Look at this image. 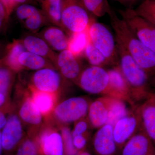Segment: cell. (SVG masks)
Masks as SVG:
<instances>
[{
  "label": "cell",
  "mask_w": 155,
  "mask_h": 155,
  "mask_svg": "<svg viewBox=\"0 0 155 155\" xmlns=\"http://www.w3.org/2000/svg\"><path fill=\"white\" fill-rule=\"evenodd\" d=\"M37 1L38 2H40L41 0H37Z\"/></svg>",
  "instance_id": "cell-44"
},
{
  "label": "cell",
  "mask_w": 155,
  "mask_h": 155,
  "mask_svg": "<svg viewBox=\"0 0 155 155\" xmlns=\"http://www.w3.org/2000/svg\"><path fill=\"white\" fill-rule=\"evenodd\" d=\"M124 101L114 98L108 114L107 121L106 124L114 127L116 122L129 113Z\"/></svg>",
  "instance_id": "cell-25"
},
{
  "label": "cell",
  "mask_w": 155,
  "mask_h": 155,
  "mask_svg": "<svg viewBox=\"0 0 155 155\" xmlns=\"http://www.w3.org/2000/svg\"><path fill=\"white\" fill-rule=\"evenodd\" d=\"M61 5L63 29L69 35L87 30L95 21L94 17L86 10L81 0H61Z\"/></svg>",
  "instance_id": "cell-3"
},
{
  "label": "cell",
  "mask_w": 155,
  "mask_h": 155,
  "mask_svg": "<svg viewBox=\"0 0 155 155\" xmlns=\"http://www.w3.org/2000/svg\"><path fill=\"white\" fill-rule=\"evenodd\" d=\"M89 38L110 64H116L119 59L116 43L113 35L104 24L93 21L87 29Z\"/></svg>",
  "instance_id": "cell-4"
},
{
  "label": "cell",
  "mask_w": 155,
  "mask_h": 155,
  "mask_svg": "<svg viewBox=\"0 0 155 155\" xmlns=\"http://www.w3.org/2000/svg\"><path fill=\"white\" fill-rule=\"evenodd\" d=\"M74 128L72 131L73 137L78 135H84L88 130L89 125L88 118H84L75 122Z\"/></svg>",
  "instance_id": "cell-34"
},
{
  "label": "cell",
  "mask_w": 155,
  "mask_h": 155,
  "mask_svg": "<svg viewBox=\"0 0 155 155\" xmlns=\"http://www.w3.org/2000/svg\"><path fill=\"white\" fill-rule=\"evenodd\" d=\"M134 11L137 15L155 26V0H144Z\"/></svg>",
  "instance_id": "cell-29"
},
{
  "label": "cell",
  "mask_w": 155,
  "mask_h": 155,
  "mask_svg": "<svg viewBox=\"0 0 155 155\" xmlns=\"http://www.w3.org/2000/svg\"><path fill=\"white\" fill-rule=\"evenodd\" d=\"M119 13L134 34L155 54V26L139 17L131 8L119 10Z\"/></svg>",
  "instance_id": "cell-5"
},
{
  "label": "cell",
  "mask_w": 155,
  "mask_h": 155,
  "mask_svg": "<svg viewBox=\"0 0 155 155\" xmlns=\"http://www.w3.org/2000/svg\"><path fill=\"white\" fill-rule=\"evenodd\" d=\"M5 101V95L0 94V107L2 106Z\"/></svg>",
  "instance_id": "cell-40"
},
{
  "label": "cell",
  "mask_w": 155,
  "mask_h": 155,
  "mask_svg": "<svg viewBox=\"0 0 155 155\" xmlns=\"http://www.w3.org/2000/svg\"><path fill=\"white\" fill-rule=\"evenodd\" d=\"M73 144L77 150L82 149L86 145L87 140L84 135H78L73 137Z\"/></svg>",
  "instance_id": "cell-36"
},
{
  "label": "cell",
  "mask_w": 155,
  "mask_h": 155,
  "mask_svg": "<svg viewBox=\"0 0 155 155\" xmlns=\"http://www.w3.org/2000/svg\"><path fill=\"white\" fill-rule=\"evenodd\" d=\"M41 38L53 51L61 52L67 49L69 36L61 27L55 25L48 26L39 32Z\"/></svg>",
  "instance_id": "cell-18"
},
{
  "label": "cell",
  "mask_w": 155,
  "mask_h": 155,
  "mask_svg": "<svg viewBox=\"0 0 155 155\" xmlns=\"http://www.w3.org/2000/svg\"><path fill=\"white\" fill-rule=\"evenodd\" d=\"M84 56L91 66L103 67L109 65V61L98 50L89 40L84 51Z\"/></svg>",
  "instance_id": "cell-27"
},
{
  "label": "cell",
  "mask_w": 155,
  "mask_h": 155,
  "mask_svg": "<svg viewBox=\"0 0 155 155\" xmlns=\"http://www.w3.org/2000/svg\"><path fill=\"white\" fill-rule=\"evenodd\" d=\"M21 41L26 51L43 57L54 65L57 53L40 37L27 35Z\"/></svg>",
  "instance_id": "cell-19"
},
{
  "label": "cell",
  "mask_w": 155,
  "mask_h": 155,
  "mask_svg": "<svg viewBox=\"0 0 155 155\" xmlns=\"http://www.w3.org/2000/svg\"><path fill=\"white\" fill-rule=\"evenodd\" d=\"M11 74L7 68H0V94L5 95L11 83Z\"/></svg>",
  "instance_id": "cell-33"
},
{
  "label": "cell",
  "mask_w": 155,
  "mask_h": 155,
  "mask_svg": "<svg viewBox=\"0 0 155 155\" xmlns=\"http://www.w3.org/2000/svg\"><path fill=\"white\" fill-rule=\"evenodd\" d=\"M19 62L22 69L37 71L47 67L54 68V65L49 60L26 51L19 56Z\"/></svg>",
  "instance_id": "cell-22"
},
{
  "label": "cell",
  "mask_w": 155,
  "mask_h": 155,
  "mask_svg": "<svg viewBox=\"0 0 155 155\" xmlns=\"http://www.w3.org/2000/svg\"><path fill=\"white\" fill-rule=\"evenodd\" d=\"M111 25L119 42L127 50L136 63L155 85V54L141 42L130 30L125 21L111 9L108 12Z\"/></svg>",
  "instance_id": "cell-1"
},
{
  "label": "cell",
  "mask_w": 155,
  "mask_h": 155,
  "mask_svg": "<svg viewBox=\"0 0 155 155\" xmlns=\"http://www.w3.org/2000/svg\"><path fill=\"white\" fill-rule=\"evenodd\" d=\"M31 97L34 104L42 116H46L54 110L55 104V94L40 91L31 87Z\"/></svg>",
  "instance_id": "cell-20"
},
{
  "label": "cell",
  "mask_w": 155,
  "mask_h": 155,
  "mask_svg": "<svg viewBox=\"0 0 155 155\" xmlns=\"http://www.w3.org/2000/svg\"><path fill=\"white\" fill-rule=\"evenodd\" d=\"M22 22L27 30L35 33L49 22L41 10H39Z\"/></svg>",
  "instance_id": "cell-30"
},
{
  "label": "cell",
  "mask_w": 155,
  "mask_h": 155,
  "mask_svg": "<svg viewBox=\"0 0 155 155\" xmlns=\"http://www.w3.org/2000/svg\"><path fill=\"white\" fill-rule=\"evenodd\" d=\"M7 119L4 114L0 111V130L4 127L7 122Z\"/></svg>",
  "instance_id": "cell-39"
},
{
  "label": "cell",
  "mask_w": 155,
  "mask_h": 155,
  "mask_svg": "<svg viewBox=\"0 0 155 155\" xmlns=\"http://www.w3.org/2000/svg\"><path fill=\"white\" fill-rule=\"evenodd\" d=\"M3 150L2 143V133L0 132V155H2Z\"/></svg>",
  "instance_id": "cell-41"
},
{
  "label": "cell",
  "mask_w": 155,
  "mask_h": 155,
  "mask_svg": "<svg viewBox=\"0 0 155 155\" xmlns=\"http://www.w3.org/2000/svg\"><path fill=\"white\" fill-rule=\"evenodd\" d=\"M116 43L120 60L119 67L130 86L132 98L135 103L143 101L150 92L149 78L124 47L116 41Z\"/></svg>",
  "instance_id": "cell-2"
},
{
  "label": "cell",
  "mask_w": 155,
  "mask_h": 155,
  "mask_svg": "<svg viewBox=\"0 0 155 155\" xmlns=\"http://www.w3.org/2000/svg\"><path fill=\"white\" fill-rule=\"evenodd\" d=\"M89 103L82 97H73L63 101L55 107L53 114L59 122L69 124L85 118L88 113Z\"/></svg>",
  "instance_id": "cell-7"
},
{
  "label": "cell",
  "mask_w": 155,
  "mask_h": 155,
  "mask_svg": "<svg viewBox=\"0 0 155 155\" xmlns=\"http://www.w3.org/2000/svg\"><path fill=\"white\" fill-rule=\"evenodd\" d=\"M155 148L142 127L124 145L122 155H148Z\"/></svg>",
  "instance_id": "cell-14"
},
{
  "label": "cell",
  "mask_w": 155,
  "mask_h": 155,
  "mask_svg": "<svg viewBox=\"0 0 155 155\" xmlns=\"http://www.w3.org/2000/svg\"><path fill=\"white\" fill-rule=\"evenodd\" d=\"M19 114V118L30 125H38L42 121V115L34 104L31 97H28L23 101Z\"/></svg>",
  "instance_id": "cell-23"
},
{
  "label": "cell",
  "mask_w": 155,
  "mask_h": 155,
  "mask_svg": "<svg viewBox=\"0 0 155 155\" xmlns=\"http://www.w3.org/2000/svg\"><path fill=\"white\" fill-rule=\"evenodd\" d=\"M6 14H8L7 10L2 2H0V27L2 25Z\"/></svg>",
  "instance_id": "cell-37"
},
{
  "label": "cell",
  "mask_w": 155,
  "mask_h": 155,
  "mask_svg": "<svg viewBox=\"0 0 155 155\" xmlns=\"http://www.w3.org/2000/svg\"><path fill=\"white\" fill-rule=\"evenodd\" d=\"M108 73L109 87L105 96L127 102L132 106L135 105L130 86L121 72L119 66L108 70Z\"/></svg>",
  "instance_id": "cell-9"
},
{
  "label": "cell",
  "mask_w": 155,
  "mask_h": 155,
  "mask_svg": "<svg viewBox=\"0 0 155 155\" xmlns=\"http://www.w3.org/2000/svg\"><path fill=\"white\" fill-rule=\"evenodd\" d=\"M142 125L155 146V93L150 92L140 104Z\"/></svg>",
  "instance_id": "cell-16"
},
{
  "label": "cell",
  "mask_w": 155,
  "mask_h": 155,
  "mask_svg": "<svg viewBox=\"0 0 155 155\" xmlns=\"http://www.w3.org/2000/svg\"><path fill=\"white\" fill-rule=\"evenodd\" d=\"M62 77L54 68H43L37 70L32 75L30 87L40 91L56 94L61 88Z\"/></svg>",
  "instance_id": "cell-10"
},
{
  "label": "cell",
  "mask_w": 155,
  "mask_h": 155,
  "mask_svg": "<svg viewBox=\"0 0 155 155\" xmlns=\"http://www.w3.org/2000/svg\"><path fill=\"white\" fill-rule=\"evenodd\" d=\"M89 40L87 29L82 32L72 34L69 36L67 49L79 57L84 53Z\"/></svg>",
  "instance_id": "cell-24"
},
{
  "label": "cell",
  "mask_w": 155,
  "mask_h": 155,
  "mask_svg": "<svg viewBox=\"0 0 155 155\" xmlns=\"http://www.w3.org/2000/svg\"><path fill=\"white\" fill-rule=\"evenodd\" d=\"M16 155H38V147L32 140H25L17 150Z\"/></svg>",
  "instance_id": "cell-32"
},
{
  "label": "cell",
  "mask_w": 155,
  "mask_h": 155,
  "mask_svg": "<svg viewBox=\"0 0 155 155\" xmlns=\"http://www.w3.org/2000/svg\"><path fill=\"white\" fill-rule=\"evenodd\" d=\"M78 155H91L89 153L87 152H83L78 154Z\"/></svg>",
  "instance_id": "cell-42"
},
{
  "label": "cell",
  "mask_w": 155,
  "mask_h": 155,
  "mask_svg": "<svg viewBox=\"0 0 155 155\" xmlns=\"http://www.w3.org/2000/svg\"><path fill=\"white\" fill-rule=\"evenodd\" d=\"M93 145L98 155H114L117 146L114 139V127L105 124L100 127L94 137Z\"/></svg>",
  "instance_id": "cell-15"
},
{
  "label": "cell",
  "mask_w": 155,
  "mask_h": 155,
  "mask_svg": "<svg viewBox=\"0 0 155 155\" xmlns=\"http://www.w3.org/2000/svg\"><path fill=\"white\" fill-rule=\"evenodd\" d=\"M148 155H155V148Z\"/></svg>",
  "instance_id": "cell-43"
},
{
  "label": "cell",
  "mask_w": 155,
  "mask_h": 155,
  "mask_svg": "<svg viewBox=\"0 0 155 155\" xmlns=\"http://www.w3.org/2000/svg\"><path fill=\"white\" fill-rule=\"evenodd\" d=\"M78 57L65 50L57 54L54 65L62 77L75 83L83 69Z\"/></svg>",
  "instance_id": "cell-11"
},
{
  "label": "cell",
  "mask_w": 155,
  "mask_h": 155,
  "mask_svg": "<svg viewBox=\"0 0 155 155\" xmlns=\"http://www.w3.org/2000/svg\"><path fill=\"white\" fill-rule=\"evenodd\" d=\"M23 130L20 119L15 115H11L7 119L2 132L3 149L10 151L21 140Z\"/></svg>",
  "instance_id": "cell-13"
},
{
  "label": "cell",
  "mask_w": 155,
  "mask_h": 155,
  "mask_svg": "<svg viewBox=\"0 0 155 155\" xmlns=\"http://www.w3.org/2000/svg\"><path fill=\"white\" fill-rule=\"evenodd\" d=\"M41 152L43 155H64V143L61 134L46 130L39 138Z\"/></svg>",
  "instance_id": "cell-17"
},
{
  "label": "cell",
  "mask_w": 155,
  "mask_h": 155,
  "mask_svg": "<svg viewBox=\"0 0 155 155\" xmlns=\"http://www.w3.org/2000/svg\"><path fill=\"white\" fill-rule=\"evenodd\" d=\"M28 1L29 0H1V2L5 6L8 14H9L14 7L27 4Z\"/></svg>",
  "instance_id": "cell-35"
},
{
  "label": "cell",
  "mask_w": 155,
  "mask_h": 155,
  "mask_svg": "<svg viewBox=\"0 0 155 155\" xmlns=\"http://www.w3.org/2000/svg\"><path fill=\"white\" fill-rule=\"evenodd\" d=\"M26 51L22 41H16L11 46L7 57V64L11 69L16 72L22 69L19 62V56Z\"/></svg>",
  "instance_id": "cell-28"
},
{
  "label": "cell",
  "mask_w": 155,
  "mask_h": 155,
  "mask_svg": "<svg viewBox=\"0 0 155 155\" xmlns=\"http://www.w3.org/2000/svg\"><path fill=\"white\" fill-rule=\"evenodd\" d=\"M120 4L127 7V8H131V6L135 3L137 0H115Z\"/></svg>",
  "instance_id": "cell-38"
},
{
  "label": "cell",
  "mask_w": 155,
  "mask_h": 155,
  "mask_svg": "<svg viewBox=\"0 0 155 155\" xmlns=\"http://www.w3.org/2000/svg\"><path fill=\"white\" fill-rule=\"evenodd\" d=\"M39 3L48 22L63 29L61 0H41Z\"/></svg>",
  "instance_id": "cell-21"
},
{
  "label": "cell",
  "mask_w": 155,
  "mask_h": 155,
  "mask_svg": "<svg viewBox=\"0 0 155 155\" xmlns=\"http://www.w3.org/2000/svg\"><path fill=\"white\" fill-rule=\"evenodd\" d=\"M84 6L94 17H101L111 9L107 0H81Z\"/></svg>",
  "instance_id": "cell-26"
},
{
  "label": "cell",
  "mask_w": 155,
  "mask_h": 155,
  "mask_svg": "<svg viewBox=\"0 0 155 155\" xmlns=\"http://www.w3.org/2000/svg\"><path fill=\"white\" fill-rule=\"evenodd\" d=\"M76 84L89 93L105 96L109 84L108 71L103 67L90 66L83 69Z\"/></svg>",
  "instance_id": "cell-6"
},
{
  "label": "cell",
  "mask_w": 155,
  "mask_h": 155,
  "mask_svg": "<svg viewBox=\"0 0 155 155\" xmlns=\"http://www.w3.org/2000/svg\"><path fill=\"white\" fill-rule=\"evenodd\" d=\"M114 98L104 96L90 103L87 118L92 127L99 128L106 124L110 107Z\"/></svg>",
  "instance_id": "cell-12"
},
{
  "label": "cell",
  "mask_w": 155,
  "mask_h": 155,
  "mask_svg": "<svg viewBox=\"0 0 155 155\" xmlns=\"http://www.w3.org/2000/svg\"><path fill=\"white\" fill-rule=\"evenodd\" d=\"M131 110L114 125V139L118 146L125 144L142 127L140 104L133 106Z\"/></svg>",
  "instance_id": "cell-8"
},
{
  "label": "cell",
  "mask_w": 155,
  "mask_h": 155,
  "mask_svg": "<svg viewBox=\"0 0 155 155\" xmlns=\"http://www.w3.org/2000/svg\"><path fill=\"white\" fill-rule=\"evenodd\" d=\"M61 135L64 143V153L66 155H76L78 150L73 144L72 131L69 127H64L61 129Z\"/></svg>",
  "instance_id": "cell-31"
}]
</instances>
